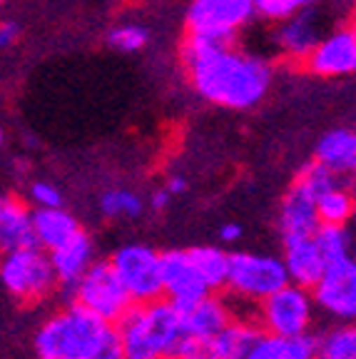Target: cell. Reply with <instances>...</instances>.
<instances>
[{"label":"cell","instance_id":"obj_42","mask_svg":"<svg viewBox=\"0 0 356 359\" xmlns=\"http://www.w3.org/2000/svg\"><path fill=\"white\" fill-rule=\"evenodd\" d=\"M0 3H3V0H0Z\"/></svg>","mask_w":356,"mask_h":359},{"label":"cell","instance_id":"obj_14","mask_svg":"<svg viewBox=\"0 0 356 359\" xmlns=\"http://www.w3.org/2000/svg\"><path fill=\"white\" fill-rule=\"evenodd\" d=\"M319 219L314 210V197L301 185H292L289 192L284 195L282 208H279V232L282 242L292 240H309L317 232Z\"/></svg>","mask_w":356,"mask_h":359},{"label":"cell","instance_id":"obj_8","mask_svg":"<svg viewBox=\"0 0 356 359\" xmlns=\"http://www.w3.org/2000/svg\"><path fill=\"white\" fill-rule=\"evenodd\" d=\"M132 304L162 299L160 252L147 245H123L107 259Z\"/></svg>","mask_w":356,"mask_h":359},{"label":"cell","instance_id":"obj_31","mask_svg":"<svg viewBox=\"0 0 356 359\" xmlns=\"http://www.w3.org/2000/svg\"><path fill=\"white\" fill-rule=\"evenodd\" d=\"M287 352L289 359H314L317 354V334L314 332H304L287 339Z\"/></svg>","mask_w":356,"mask_h":359},{"label":"cell","instance_id":"obj_17","mask_svg":"<svg viewBox=\"0 0 356 359\" xmlns=\"http://www.w3.org/2000/svg\"><path fill=\"white\" fill-rule=\"evenodd\" d=\"M35 247L33 212L18 197H0V252Z\"/></svg>","mask_w":356,"mask_h":359},{"label":"cell","instance_id":"obj_34","mask_svg":"<svg viewBox=\"0 0 356 359\" xmlns=\"http://www.w3.org/2000/svg\"><path fill=\"white\" fill-rule=\"evenodd\" d=\"M18 33H20V28H18V22H3V25H0V48H6V45H11L13 40L18 38Z\"/></svg>","mask_w":356,"mask_h":359},{"label":"cell","instance_id":"obj_7","mask_svg":"<svg viewBox=\"0 0 356 359\" xmlns=\"http://www.w3.org/2000/svg\"><path fill=\"white\" fill-rule=\"evenodd\" d=\"M314 302L312 292L296 285H284L272 297L256 304V322L262 332L274 337H289L312 332Z\"/></svg>","mask_w":356,"mask_h":359},{"label":"cell","instance_id":"obj_11","mask_svg":"<svg viewBox=\"0 0 356 359\" xmlns=\"http://www.w3.org/2000/svg\"><path fill=\"white\" fill-rule=\"evenodd\" d=\"M160 272H162V299H167L177 309L200 302L212 294L189 262L187 250H167L160 252Z\"/></svg>","mask_w":356,"mask_h":359},{"label":"cell","instance_id":"obj_9","mask_svg":"<svg viewBox=\"0 0 356 359\" xmlns=\"http://www.w3.org/2000/svg\"><path fill=\"white\" fill-rule=\"evenodd\" d=\"M252 0H195L189 8V35L232 43L234 33L252 18Z\"/></svg>","mask_w":356,"mask_h":359},{"label":"cell","instance_id":"obj_2","mask_svg":"<svg viewBox=\"0 0 356 359\" xmlns=\"http://www.w3.org/2000/svg\"><path fill=\"white\" fill-rule=\"evenodd\" d=\"M112 330L120 339L125 359L174 357L182 342V317L167 299L132 304Z\"/></svg>","mask_w":356,"mask_h":359},{"label":"cell","instance_id":"obj_5","mask_svg":"<svg viewBox=\"0 0 356 359\" xmlns=\"http://www.w3.org/2000/svg\"><path fill=\"white\" fill-rule=\"evenodd\" d=\"M0 282L20 302H40L57 287L50 257L40 247H25L3 255Z\"/></svg>","mask_w":356,"mask_h":359},{"label":"cell","instance_id":"obj_40","mask_svg":"<svg viewBox=\"0 0 356 359\" xmlns=\"http://www.w3.org/2000/svg\"><path fill=\"white\" fill-rule=\"evenodd\" d=\"M165 359H182V357H165Z\"/></svg>","mask_w":356,"mask_h":359},{"label":"cell","instance_id":"obj_6","mask_svg":"<svg viewBox=\"0 0 356 359\" xmlns=\"http://www.w3.org/2000/svg\"><path fill=\"white\" fill-rule=\"evenodd\" d=\"M289 285L284 264L274 255L259 252H234L229 255V272H227V290L237 299L247 302H264L274 292Z\"/></svg>","mask_w":356,"mask_h":359},{"label":"cell","instance_id":"obj_19","mask_svg":"<svg viewBox=\"0 0 356 359\" xmlns=\"http://www.w3.org/2000/svg\"><path fill=\"white\" fill-rule=\"evenodd\" d=\"M317 163L324 165L329 172L339 175H351L356 165V137L351 130H331L319 140L317 147Z\"/></svg>","mask_w":356,"mask_h":359},{"label":"cell","instance_id":"obj_21","mask_svg":"<svg viewBox=\"0 0 356 359\" xmlns=\"http://www.w3.org/2000/svg\"><path fill=\"white\" fill-rule=\"evenodd\" d=\"M189 262L195 267V272L200 275V280L205 282V287L210 292L222 290L227 285V272H229V255L219 247H195V250H187Z\"/></svg>","mask_w":356,"mask_h":359},{"label":"cell","instance_id":"obj_30","mask_svg":"<svg viewBox=\"0 0 356 359\" xmlns=\"http://www.w3.org/2000/svg\"><path fill=\"white\" fill-rule=\"evenodd\" d=\"M252 8L267 18H289L299 11V0H252Z\"/></svg>","mask_w":356,"mask_h":359},{"label":"cell","instance_id":"obj_37","mask_svg":"<svg viewBox=\"0 0 356 359\" xmlns=\"http://www.w3.org/2000/svg\"><path fill=\"white\" fill-rule=\"evenodd\" d=\"M187 190V182H184V177H170L167 187H165V192H167L170 197L172 195H179V192Z\"/></svg>","mask_w":356,"mask_h":359},{"label":"cell","instance_id":"obj_33","mask_svg":"<svg viewBox=\"0 0 356 359\" xmlns=\"http://www.w3.org/2000/svg\"><path fill=\"white\" fill-rule=\"evenodd\" d=\"M90 359H125L123 347H120V339H117L115 330L107 332L105 339L97 344V349H95Z\"/></svg>","mask_w":356,"mask_h":359},{"label":"cell","instance_id":"obj_38","mask_svg":"<svg viewBox=\"0 0 356 359\" xmlns=\"http://www.w3.org/2000/svg\"><path fill=\"white\" fill-rule=\"evenodd\" d=\"M192 359H212V357L207 352H202V354H197V357H192Z\"/></svg>","mask_w":356,"mask_h":359},{"label":"cell","instance_id":"obj_18","mask_svg":"<svg viewBox=\"0 0 356 359\" xmlns=\"http://www.w3.org/2000/svg\"><path fill=\"white\" fill-rule=\"evenodd\" d=\"M83 230L80 222L62 208L55 210H38L33 212V237L35 247L40 250H48V252H55L57 247H62L67 240H73L78 232Z\"/></svg>","mask_w":356,"mask_h":359},{"label":"cell","instance_id":"obj_10","mask_svg":"<svg viewBox=\"0 0 356 359\" xmlns=\"http://www.w3.org/2000/svg\"><path fill=\"white\" fill-rule=\"evenodd\" d=\"M314 307H322L327 314L341 320V325H351L356 317V262L346 257L341 262L327 264L324 275L312 287Z\"/></svg>","mask_w":356,"mask_h":359},{"label":"cell","instance_id":"obj_41","mask_svg":"<svg viewBox=\"0 0 356 359\" xmlns=\"http://www.w3.org/2000/svg\"><path fill=\"white\" fill-rule=\"evenodd\" d=\"M0 145H3V133H0Z\"/></svg>","mask_w":356,"mask_h":359},{"label":"cell","instance_id":"obj_1","mask_svg":"<svg viewBox=\"0 0 356 359\" xmlns=\"http://www.w3.org/2000/svg\"><path fill=\"white\" fill-rule=\"evenodd\" d=\"M184 65L189 67L192 83L202 97L234 110L256 105L272 78L267 62L254 55H242L232 50V45L207 50Z\"/></svg>","mask_w":356,"mask_h":359},{"label":"cell","instance_id":"obj_15","mask_svg":"<svg viewBox=\"0 0 356 359\" xmlns=\"http://www.w3.org/2000/svg\"><path fill=\"white\" fill-rule=\"evenodd\" d=\"M50 257V267L55 282L65 290H73L78 285L80 277L93 267L95 262V245L93 237L85 230H80L73 240H67L62 247H57L55 252L48 255Z\"/></svg>","mask_w":356,"mask_h":359},{"label":"cell","instance_id":"obj_4","mask_svg":"<svg viewBox=\"0 0 356 359\" xmlns=\"http://www.w3.org/2000/svg\"><path fill=\"white\" fill-rule=\"evenodd\" d=\"M70 294L78 307L95 314L110 327L117 325V320H123V314L132 307V299L128 297V292L120 285L107 259H95L93 267L70 290Z\"/></svg>","mask_w":356,"mask_h":359},{"label":"cell","instance_id":"obj_39","mask_svg":"<svg viewBox=\"0 0 356 359\" xmlns=\"http://www.w3.org/2000/svg\"><path fill=\"white\" fill-rule=\"evenodd\" d=\"M309 3H314V0H299V6H309Z\"/></svg>","mask_w":356,"mask_h":359},{"label":"cell","instance_id":"obj_26","mask_svg":"<svg viewBox=\"0 0 356 359\" xmlns=\"http://www.w3.org/2000/svg\"><path fill=\"white\" fill-rule=\"evenodd\" d=\"M294 182L304 187V190L309 192L314 200H317L319 195H324V192L334 190V187L341 185L339 177H336L334 172H329V170L324 168V165H319L317 160H314V163H309V165H304V170H301L299 177H296Z\"/></svg>","mask_w":356,"mask_h":359},{"label":"cell","instance_id":"obj_16","mask_svg":"<svg viewBox=\"0 0 356 359\" xmlns=\"http://www.w3.org/2000/svg\"><path fill=\"white\" fill-rule=\"evenodd\" d=\"M284 272H287V280L289 285L304 287V290H312L317 285V280L324 275L327 262L319 255L314 240H292L284 242Z\"/></svg>","mask_w":356,"mask_h":359},{"label":"cell","instance_id":"obj_32","mask_svg":"<svg viewBox=\"0 0 356 359\" xmlns=\"http://www.w3.org/2000/svg\"><path fill=\"white\" fill-rule=\"evenodd\" d=\"M30 197L33 202L38 205V210H55V208H62V195L57 187L48 185V182H35L30 187Z\"/></svg>","mask_w":356,"mask_h":359},{"label":"cell","instance_id":"obj_24","mask_svg":"<svg viewBox=\"0 0 356 359\" xmlns=\"http://www.w3.org/2000/svg\"><path fill=\"white\" fill-rule=\"evenodd\" d=\"M314 359H356V330L351 325H336L317 334Z\"/></svg>","mask_w":356,"mask_h":359},{"label":"cell","instance_id":"obj_35","mask_svg":"<svg viewBox=\"0 0 356 359\" xmlns=\"http://www.w3.org/2000/svg\"><path fill=\"white\" fill-rule=\"evenodd\" d=\"M219 237H222L224 242H237L242 237V227L237 222H227L219 227Z\"/></svg>","mask_w":356,"mask_h":359},{"label":"cell","instance_id":"obj_25","mask_svg":"<svg viewBox=\"0 0 356 359\" xmlns=\"http://www.w3.org/2000/svg\"><path fill=\"white\" fill-rule=\"evenodd\" d=\"M319 255L327 264L341 262L351 257V235L346 227H331V224H319L317 232L312 235Z\"/></svg>","mask_w":356,"mask_h":359},{"label":"cell","instance_id":"obj_3","mask_svg":"<svg viewBox=\"0 0 356 359\" xmlns=\"http://www.w3.org/2000/svg\"><path fill=\"white\" fill-rule=\"evenodd\" d=\"M112 327L78 304L50 314L35 332L38 359H90Z\"/></svg>","mask_w":356,"mask_h":359},{"label":"cell","instance_id":"obj_27","mask_svg":"<svg viewBox=\"0 0 356 359\" xmlns=\"http://www.w3.org/2000/svg\"><path fill=\"white\" fill-rule=\"evenodd\" d=\"M100 210L107 217H137L142 212V200L135 192L128 190H110L102 195Z\"/></svg>","mask_w":356,"mask_h":359},{"label":"cell","instance_id":"obj_23","mask_svg":"<svg viewBox=\"0 0 356 359\" xmlns=\"http://www.w3.org/2000/svg\"><path fill=\"white\" fill-rule=\"evenodd\" d=\"M319 224H331V227H346L354 217V195L344 190V185L324 192L314 200Z\"/></svg>","mask_w":356,"mask_h":359},{"label":"cell","instance_id":"obj_12","mask_svg":"<svg viewBox=\"0 0 356 359\" xmlns=\"http://www.w3.org/2000/svg\"><path fill=\"white\" fill-rule=\"evenodd\" d=\"M179 317H182V337L200 349H205L232 322L227 302L214 294H207L200 302L179 309Z\"/></svg>","mask_w":356,"mask_h":359},{"label":"cell","instance_id":"obj_28","mask_svg":"<svg viewBox=\"0 0 356 359\" xmlns=\"http://www.w3.org/2000/svg\"><path fill=\"white\" fill-rule=\"evenodd\" d=\"M245 359H289L287 352V339L284 337H274L267 332H259L254 344L249 347Z\"/></svg>","mask_w":356,"mask_h":359},{"label":"cell","instance_id":"obj_36","mask_svg":"<svg viewBox=\"0 0 356 359\" xmlns=\"http://www.w3.org/2000/svg\"><path fill=\"white\" fill-rule=\"evenodd\" d=\"M150 205H152V210H155V212H162V210H165L170 205V195L165 190H157L155 195H152Z\"/></svg>","mask_w":356,"mask_h":359},{"label":"cell","instance_id":"obj_13","mask_svg":"<svg viewBox=\"0 0 356 359\" xmlns=\"http://www.w3.org/2000/svg\"><path fill=\"white\" fill-rule=\"evenodd\" d=\"M309 70L322 78L331 75H349L356 67V35L354 30H339L319 40L317 48L309 53Z\"/></svg>","mask_w":356,"mask_h":359},{"label":"cell","instance_id":"obj_20","mask_svg":"<svg viewBox=\"0 0 356 359\" xmlns=\"http://www.w3.org/2000/svg\"><path fill=\"white\" fill-rule=\"evenodd\" d=\"M259 327L252 320H232L214 339L205 347L212 359H245L254 339L259 337Z\"/></svg>","mask_w":356,"mask_h":359},{"label":"cell","instance_id":"obj_29","mask_svg":"<svg viewBox=\"0 0 356 359\" xmlns=\"http://www.w3.org/2000/svg\"><path fill=\"white\" fill-rule=\"evenodd\" d=\"M110 43L120 50H139L142 45L147 43V30L137 28V25H125V28H117L110 33Z\"/></svg>","mask_w":356,"mask_h":359},{"label":"cell","instance_id":"obj_22","mask_svg":"<svg viewBox=\"0 0 356 359\" xmlns=\"http://www.w3.org/2000/svg\"><path fill=\"white\" fill-rule=\"evenodd\" d=\"M314 18L317 15H314L312 11H306V13H301V15L292 18V20L284 25L282 33H279V43H282L284 50L292 53V55L304 57L317 48L319 28Z\"/></svg>","mask_w":356,"mask_h":359}]
</instances>
